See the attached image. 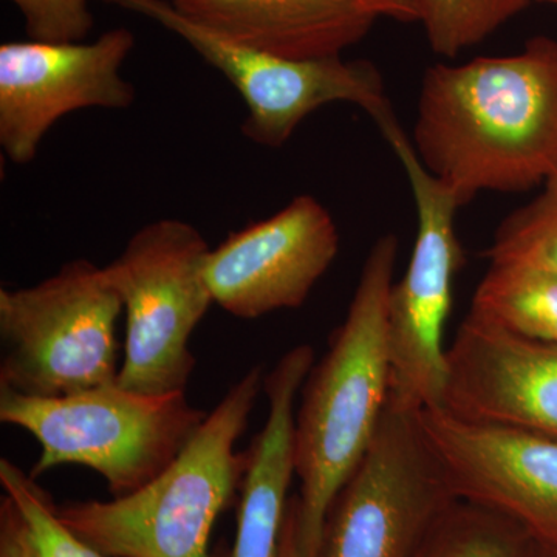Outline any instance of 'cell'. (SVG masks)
I'll list each match as a JSON object with an SVG mask.
<instances>
[{"instance_id": "obj_5", "label": "cell", "mask_w": 557, "mask_h": 557, "mask_svg": "<svg viewBox=\"0 0 557 557\" xmlns=\"http://www.w3.org/2000/svg\"><path fill=\"white\" fill-rule=\"evenodd\" d=\"M121 313L104 269L89 259L32 287L0 288V388L57 398L115 383Z\"/></svg>"}, {"instance_id": "obj_19", "label": "cell", "mask_w": 557, "mask_h": 557, "mask_svg": "<svg viewBox=\"0 0 557 557\" xmlns=\"http://www.w3.org/2000/svg\"><path fill=\"white\" fill-rule=\"evenodd\" d=\"M531 0H420V22L431 50L456 58L518 16Z\"/></svg>"}, {"instance_id": "obj_25", "label": "cell", "mask_w": 557, "mask_h": 557, "mask_svg": "<svg viewBox=\"0 0 557 557\" xmlns=\"http://www.w3.org/2000/svg\"><path fill=\"white\" fill-rule=\"evenodd\" d=\"M534 2L549 3V5H556L557 7V0H534Z\"/></svg>"}, {"instance_id": "obj_17", "label": "cell", "mask_w": 557, "mask_h": 557, "mask_svg": "<svg viewBox=\"0 0 557 557\" xmlns=\"http://www.w3.org/2000/svg\"><path fill=\"white\" fill-rule=\"evenodd\" d=\"M417 557H539L525 531L493 509L457 500Z\"/></svg>"}, {"instance_id": "obj_21", "label": "cell", "mask_w": 557, "mask_h": 557, "mask_svg": "<svg viewBox=\"0 0 557 557\" xmlns=\"http://www.w3.org/2000/svg\"><path fill=\"white\" fill-rule=\"evenodd\" d=\"M21 11L28 39L49 44L84 42L94 28L89 0H10Z\"/></svg>"}, {"instance_id": "obj_16", "label": "cell", "mask_w": 557, "mask_h": 557, "mask_svg": "<svg viewBox=\"0 0 557 557\" xmlns=\"http://www.w3.org/2000/svg\"><path fill=\"white\" fill-rule=\"evenodd\" d=\"M469 313L525 338L557 344V273L490 265Z\"/></svg>"}, {"instance_id": "obj_15", "label": "cell", "mask_w": 557, "mask_h": 557, "mask_svg": "<svg viewBox=\"0 0 557 557\" xmlns=\"http://www.w3.org/2000/svg\"><path fill=\"white\" fill-rule=\"evenodd\" d=\"M269 416L247 449L236 539L230 557H278L282 530L296 478L295 421L299 386L289 379L265 388Z\"/></svg>"}, {"instance_id": "obj_24", "label": "cell", "mask_w": 557, "mask_h": 557, "mask_svg": "<svg viewBox=\"0 0 557 557\" xmlns=\"http://www.w3.org/2000/svg\"><path fill=\"white\" fill-rule=\"evenodd\" d=\"M383 16L388 20L413 24L420 22V0H380Z\"/></svg>"}, {"instance_id": "obj_23", "label": "cell", "mask_w": 557, "mask_h": 557, "mask_svg": "<svg viewBox=\"0 0 557 557\" xmlns=\"http://www.w3.org/2000/svg\"><path fill=\"white\" fill-rule=\"evenodd\" d=\"M298 530V496H292V500H289L287 509V516H285L284 530H282L281 552H278V557H299Z\"/></svg>"}, {"instance_id": "obj_13", "label": "cell", "mask_w": 557, "mask_h": 557, "mask_svg": "<svg viewBox=\"0 0 557 557\" xmlns=\"http://www.w3.org/2000/svg\"><path fill=\"white\" fill-rule=\"evenodd\" d=\"M440 408L461 420L557 440V344L469 313L446 351Z\"/></svg>"}, {"instance_id": "obj_20", "label": "cell", "mask_w": 557, "mask_h": 557, "mask_svg": "<svg viewBox=\"0 0 557 557\" xmlns=\"http://www.w3.org/2000/svg\"><path fill=\"white\" fill-rule=\"evenodd\" d=\"M0 485L27 522L36 557H112L69 530L50 494L5 457L0 460Z\"/></svg>"}, {"instance_id": "obj_8", "label": "cell", "mask_w": 557, "mask_h": 557, "mask_svg": "<svg viewBox=\"0 0 557 557\" xmlns=\"http://www.w3.org/2000/svg\"><path fill=\"white\" fill-rule=\"evenodd\" d=\"M457 500L418 410L388 394L372 445L325 516L317 557H417Z\"/></svg>"}, {"instance_id": "obj_12", "label": "cell", "mask_w": 557, "mask_h": 557, "mask_svg": "<svg viewBox=\"0 0 557 557\" xmlns=\"http://www.w3.org/2000/svg\"><path fill=\"white\" fill-rule=\"evenodd\" d=\"M339 252V231L314 197L231 233L207 260L214 304L239 319H258L306 304Z\"/></svg>"}, {"instance_id": "obj_7", "label": "cell", "mask_w": 557, "mask_h": 557, "mask_svg": "<svg viewBox=\"0 0 557 557\" xmlns=\"http://www.w3.org/2000/svg\"><path fill=\"white\" fill-rule=\"evenodd\" d=\"M379 129L408 175L417 211L408 270L388 296L391 395L417 410L440 408L448 372L446 322L457 274L467 262L456 223L461 205L418 160L397 116Z\"/></svg>"}, {"instance_id": "obj_22", "label": "cell", "mask_w": 557, "mask_h": 557, "mask_svg": "<svg viewBox=\"0 0 557 557\" xmlns=\"http://www.w3.org/2000/svg\"><path fill=\"white\" fill-rule=\"evenodd\" d=\"M0 557H36L27 522L7 494L0 498Z\"/></svg>"}, {"instance_id": "obj_2", "label": "cell", "mask_w": 557, "mask_h": 557, "mask_svg": "<svg viewBox=\"0 0 557 557\" xmlns=\"http://www.w3.org/2000/svg\"><path fill=\"white\" fill-rule=\"evenodd\" d=\"M397 258L395 234L372 245L346 319L300 388L295 421L299 557H317L325 516L368 453L386 409L387 309Z\"/></svg>"}, {"instance_id": "obj_18", "label": "cell", "mask_w": 557, "mask_h": 557, "mask_svg": "<svg viewBox=\"0 0 557 557\" xmlns=\"http://www.w3.org/2000/svg\"><path fill=\"white\" fill-rule=\"evenodd\" d=\"M485 256L494 267L557 273V175L502 220Z\"/></svg>"}, {"instance_id": "obj_6", "label": "cell", "mask_w": 557, "mask_h": 557, "mask_svg": "<svg viewBox=\"0 0 557 557\" xmlns=\"http://www.w3.org/2000/svg\"><path fill=\"white\" fill-rule=\"evenodd\" d=\"M209 251L193 223L160 219L139 228L104 267L126 314L120 387L148 395L186 392L196 369L190 338L214 304Z\"/></svg>"}, {"instance_id": "obj_4", "label": "cell", "mask_w": 557, "mask_h": 557, "mask_svg": "<svg viewBox=\"0 0 557 557\" xmlns=\"http://www.w3.org/2000/svg\"><path fill=\"white\" fill-rule=\"evenodd\" d=\"M207 416L189 405L186 392L138 394L116 381L57 398L0 388V421L39 443L32 479L78 465L100 474L112 497L127 496L159 478Z\"/></svg>"}, {"instance_id": "obj_1", "label": "cell", "mask_w": 557, "mask_h": 557, "mask_svg": "<svg viewBox=\"0 0 557 557\" xmlns=\"http://www.w3.org/2000/svg\"><path fill=\"white\" fill-rule=\"evenodd\" d=\"M412 148L461 207L482 193H525L557 175V40L519 53L438 62L424 73Z\"/></svg>"}, {"instance_id": "obj_9", "label": "cell", "mask_w": 557, "mask_h": 557, "mask_svg": "<svg viewBox=\"0 0 557 557\" xmlns=\"http://www.w3.org/2000/svg\"><path fill=\"white\" fill-rule=\"evenodd\" d=\"M104 2L157 22L219 70L247 106L242 132L263 148H282L307 116L333 102L359 106L375 124L395 115L383 76L370 61H346L343 57L289 60L209 30L166 0Z\"/></svg>"}, {"instance_id": "obj_26", "label": "cell", "mask_w": 557, "mask_h": 557, "mask_svg": "<svg viewBox=\"0 0 557 557\" xmlns=\"http://www.w3.org/2000/svg\"><path fill=\"white\" fill-rule=\"evenodd\" d=\"M539 557H541V556H539Z\"/></svg>"}, {"instance_id": "obj_14", "label": "cell", "mask_w": 557, "mask_h": 557, "mask_svg": "<svg viewBox=\"0 0 557 557\" xmlns=\"http://www.w3.org/2000/svg\"><path fill=\"white\" fill-rule=\"evenodd\" d=\"M197 24L289 60L343 57L383 16L380 0H171Z\"/></svg>"}, {"instance_id": "obj_10", "label": "cell", "mask_w": 557, "mask_h": 557, "mask_svg": "<svg viewBox=\"0 0 557 557\" xmlns=\"http://www.w3.org/2000/svg\"><path fill=\"white\" fill-rule=\"evenodd\" d=\"M134 47L127 28H113L91 42H3L0 148L7 159L32 163L51 127L69 113L129 109L135 89L121 69Z\"/></svg>"}, {"instance_id": "obj_3", "label": "cell", "mask_w": 557, "mask_h": 557, "mask_svg": "<svg viewBox=\"0 0 557 557\" xmlns=\"http://www.w3.org/2000/svg\"><path fill=\"white\" fill-rule=\"evenodd\" d=\"M255 366L230 387L186 448L135 493L110 500L69 502L57 515L69 530L112 557H215L211 536L247 471L236 449L263 391Z\"/></svg>"}, {"instance_id": "obj_11", "label": "cell", "mask_w": 557, "mask_h": 557, "mask_svg": "<svg viewBox=\"0 0 557 557\" xmlns=\"http://www.w3.org/2000/svg\"><path fill=\"white\" fill-rule=\"evenodd\" d=\"M429 446L460 500L505 516L557 557V440L461 420L442 408L418 410Z\"/></svg>"}]
</instances>
